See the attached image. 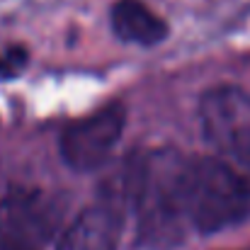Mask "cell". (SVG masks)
<instances>
[{
	"instance_id": "obj_6",
	"label": "cell",
	"mask_w": 250,
	"mask_h": 250,
	"mask_svg": "<svg viewBox=\"0 0 250 250\" xmlns=\"http://www.w3.org/2000/svg\"><path fill=\"white\" fill-rule=\"evenodd\" d=\"M124 211L119 199L104 197L85 207L61 233L56 250H117L122 241Z\"/></svg>"
},
{
	"instance_id": "obj_8",
	"label": "cell",
	"mask_w": 250,
	"mask_h": 250,
	"mask_svg": "<svg viewBox=\"0 0 250 250\" xmlns=\"http://www.w3.org/2000/svg\"><path fill=\"white\" fill-rule=\"evenodd\" d=\"M27 66V49L22 46H10L0 54V81L17 78L22 68Z\"/></svg>"
},
{
	"instance_id": "obj_1",
	"label": "cell",
	"mask_w": 250,
	"mask_h": 250,
	"mask_svg": "<svg viewBox=\"0 0 250 250\" xmlns=\"http://www.w3.org/2000/svg\"><path fill=\"white\" fill-rule=\"evenodd\" d=\"M187 156L175 148H153L136 158L124 180V197L136 216V243L148 250L182 246L189 221L185 211Z\"/></svg>"
},
{
	"instance_id": "obj_3",
	"label": "cell",
	"mask_w": 250,
	"mask_h": 250,
	"mask_svg": "<svg viewBox=\"0 0 250 250\" xmlns=\"http://www.w3.org/2000/svg\"><path fill=\"white\" fill-rule=\"evenodd\" d=\"M199 119L207 141L250 185V95L219 85L202 95Z\"/></svg>"
},
{
	"instance_id": "obj_5",
	"label": "cell",
	"mask_w": 250,
	"mask_h": 250,
	"mask_svg": "<svg viewBox=\"0 0 250 250\" xmlns=\"http://www.w3.org/2000/svg\"><path fill=\"white\" fill-rule=\"evenodd\" d=\"M126 126V109L119 102H109L97 112L73 122L63 129L59 151L71 170L90 172L104 166L114 153Z\"/></svg>"
},
{
	"instance_id": "obj_2",
	"label": "cell",
	"mask_w": 250,
	"mask_h": 250,
	"mask_svg": "<svg viewBox=\"0 0 250 250\" xmlns=\"http://www.w3.org/2000/svg\"><path fill=\"white\" fill-rule=\"evenodd\" d=\"M185 211L199 233H219L250 216V185L219 158H189L185 170Z\"/></svg>"
},
{
	"instance_id": "obj_4",
	"label": "cell",
	"mask_w": 250,
	"mask_h": 250,
	"mask_svg": "<svg viewBox=\"0 0 250 250\" xmlns=\"http://www.w3.org/2000/svg\"><path fill=\"white\" fill-rule=\"evenodd\" d=\"M61 216L59 199L44 192L17 189L0 197V250H46Z\"/></svg>"
},
{
	"instance_id": "obj_7",
	"label": "cell",
	"mask_w": 250,
	"mask_h": 250,
	"mask_svg": "<svg viewBox=\"0 0 250 250\" xmlns=\"http://www.w3.org/2000/svg\"><path fill=\"white\" fill-rule=\"evenodd\" d=\"M114 34L126 44L156 46L167 37V22L141 0H117L109 12Z\"/></svg>"
}]
</instances>
